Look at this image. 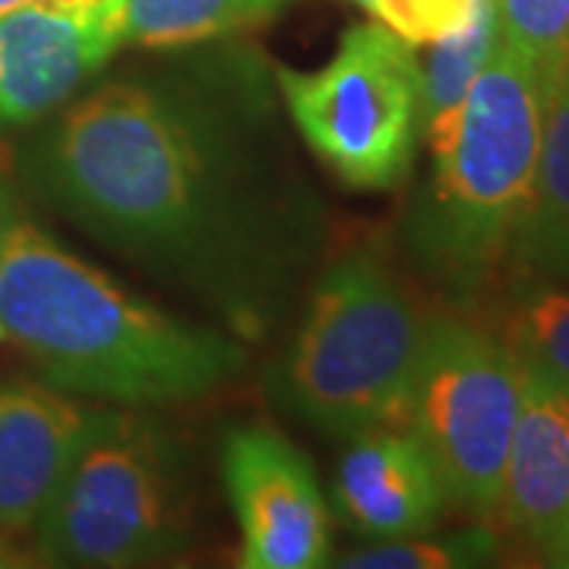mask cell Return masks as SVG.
I'll use <instances>...</instances> for the list:
<instances>
[{
    "mask_svg": "<svg viewBox=\"0 0 569 569\" xmlns=\"http://www.w3.org/2000/svg\"><path fill=\"white\" fill-rule=\"evenodd\" d=\"M20 178L96 244L244 339L282 323L326 241L323 206L253 48L99 82L22 146Z\"/></svg>",
    "mask_w": 569,
    "mask_h": 569,
    "instance_id": "1",
    "label": "cell"
},
{
    "mask_svg": "<svg viewBox=\"0 0 569 569\" xmlns=\"http://www.w3.org/2000/svg\"><path fill=\"white\" fill-rule=\"evenodd\" d=\"M0 323L48 387L108 406L193 402L247 370L238 339L146 305L58 244L3 174Z\"/></svg>",
    "mask_w": 569,
    "mask_h": 569,
    "instance_id": "2",
    "label": "cell"
},
{
    "mask_svg": "<svg viewBox=\"0 0 569 569\" xmlns=\"http://www.w3.org/2000/svg\"><path fill=\"white\" fill-rule=\"evenodd\" d=\"M541 121L545 82L500 39L452 137L430 152V174L402 231L411 263L449 295L478 298L500 279L529 203Z\"/></svg>",
    "mask_w": 569,
    "mask_h": 569,
    "instance_id": "3",
    "label": "cell"
},
{
    "mask_svg": "<svg viewBox=\"0 0 569 569\" xmlns=\"http://www.w3.org/2000/svg\"><path fill=\"white\" fill-rule=\"evenodd\" d=\"M425 320L387 257L355 247L323 266L269 387L332 440L406 427Z\"/></svg>",
    "mask_w": 569,
    "mask_h": 569,
    "instance_id": "4",
    "label": "cell"
},
{
    "mask_svg": "<svg viewBox=\"0 0 569 569\" xmlns=\"http://www.w3.org/2000/svg\"><path fill=\"white\" fill-rule=\"evenodd\" d=\"M193 535L187 447L140 411L96 408L36 526L41 560L80 569L152 567L181 557Z\"/></svg>",
    "mask_w": 569,
    "mask_h": 569,
    "instance_id": "5",
    "label": "cell"
},
{
    "mask_svg": "<svg viewBox=\"0 0 569 569\" xmlns=\"http://www.w3.org/2000/svg\"><path fill=\"white\" fill-rule=\"evenodd\" d=\"M298 137L351 190H396L421 142V61L383 22H355L317 70L272 67Z\"/></svg>",
    "mask_w": 569,
    "mask_h": 569,
    "instance_id": "6",
    "label": "cell"
},
{
    "mask_svg": "<svg viewBox=\"0 0 569 569\" xmlns=\"http://www.w3.org/2000/svg\"><path fill=\"white\" fill-rule=\"evenodd\" d=\"M519 402L522 365L490 329L427 317L406 430L427 452L447 503L478 519L500 516Z\"/></svg>",
    "mask_w": 569,
    "mask_h": 569,
    "instance_id": "7",
    "label": "cell"
},
{
    "mask_svg": "<svg viewBox=\"0 0 569 569\" xmlns=\"http://www.w3.org/2000/svg\"><path fill=\"white\" fill-rule=\"evenodd\" d=\"M222 481L241 529L244 569L329 567V509L313 466L266 425L228 427Z\"/></svg>",
    "mask_w": 569,
    "mask_h": 569,
    "instance_id": "8",
    "label": "cell"
},
{
    "mask_svg": "<svg viewBox=\"0 0 569 569\" xmlns=\"http://www.w3.org/2000/svg\"><path fill=\"white\" fill-rule=\"evenodd\" d=\"M500 516L550 567H569V387L526 365Z\"/></svg>",
    "mask_w": 569,
    "mask_h": 569,
    "instance_id": "9",
    "label": "cell"
},
{
    "mask_svg": "<svg viewBox=\"0 0 569 569\" xmlns=\"http://www.w3.org/2000/svg\"><path fill=\"white\" fill-rule=\"evenodd\" d=\"M118 51L86 17L22 7L0 20V140L51 118Z\"/></svg>",
    "mask_w": 569,
    "mask_h": 569,
    "instance_id": "10",
    "label": "cell"
},
{
    "mask_svg": "<svg viewBox=\"0 0 569 569\" xmlns=\"http://www.w3.org/2000/svg\"><path fill=\"white\" fill-rule=\"evenodd\" d=\"M346 443L332 485L346 529L365 541H392L437 526L447 493L411 430L377 427Z\"/></svg>",
    "mask_w": 569,
    "mask_h": 569,
    "instance_id": "11",
    "label": "cell"
},
{
    "mask_svg": "<svg viewBox=\"0 0 569 569\" xmlns=\"http://www.w3.org/2000/svg\"><path fill=\"white\" fill-rule=\"evenodd\" d=\"M96 408L41 383L0 387V531L20 535L41 512L73 462Z\"/></svg>",
    "mask_w": 569,
    "mask_h": 569,
    "instance_id": "12",
    "label": "cell"
},
{
    "mask_svg": "<svg viewBox=\"0 0 569 569\" xmlns=\"http://www.w3.org/2000/svg\"><path fill=\"white\" fill-rule=\"evenodd\" d=\"M503 276L569 282V61L545 89L541 149Z\"/></svg>",
    "mask_w": 569,
    "mask_h": 569,
    "instance_id": "13",
    "label": "cell"
},
{
    "mask_svg": "<svg viewBox=\"0 0 569 569\" xmlns=\"http://www.w3.org/2000/svg\"><path fill=\"white\" fill-rule=\"evenodd\" d=\"M82 17L114 51L206 48L263 20L250 0H102Z\"/></svg>",
    "mask_w": 569,
    "mask_h": 569,
    "instance_id": "14",
    "label": "cell"
},
{
    "mask_svg": "<svg viewBox=\"0 0 569 569\" xmlns=\"http://www.w3.org/2000/svg\"><path fill=\"white\" fill-rule=\"evenodd\" d=\"M497 44V0H481L468 26L430 44V54L421 61V140L427 152H437L452 137L468 89L488 67Z\"/></svg>",
    "mask_w": 569,
    "mask_h": 569,
    "instance_id": "15",
    "label": "cell"
},
{
    "mask_svg": "<svg viewBox=\"0 0 569 569\" xmlns=\"http://www.w3.org/2000/svg\"><path fill=\"white\" fill-rule=\"evenodd\" d=\"M490 332L519 358L569 387V282L503 276Z\"/></svg>",
    "mask_w": 569,
    "mask_h": 569,
    "instance_id": "16",
    "label": "cell"
},
{
    "mask_svg": "<svg viewBox=\"0 0 569 569\" xmlns=\"http://www.w3.org/2000/svg\"><path fill=\"white\" fill-rule=\"evenodd\" d=\"M503 545L497 531L466 529L437 535L433 529L392 538V541H370L367 548L351 550L336 567L342 569H468L500 563Z\"/></svg>",
    "mask_w": 569,
    "mask_h": 569,
    "instance_id": "17",
    "label": "cell"
},
{
    "mask_svg": "<svg viewBox=\"0 0 569 569\" xmlns=\"http://www.w3.org/2000/svg\"><path fill=\"white\" fill-rule=\"evenodd\" d=\"M500 39L535 67L545 89L569 61V0H497Z\"/></svg>",
    "mask_w": 569,
    "mask_h": 569,
    "instance_id": "18",
    "label": "cell"
},
{
    "mask_svg": "<svg viewBox=\"0 0 569 569\" xmlns=\"http://www.w3.org/2000/svg\"><path fill=\"white\" fill-rule=\"evenodd\" d=\"M481 0H373L370 13L411 48L459 32L478 13Z\"/></svg>",
    "mask_w": 569,
    "mask_h": 569,
    "instance_id": "19",
    "label": "cell"
},
{
    "mask_svg": "<svg viewBox=\"0 0 569 569\" xmlns=\"http://www.w3.org/2000/svg\"><path fill=\"white\" fill-rule=\"evenodd\" d=\"M102 0H36V7L44 10H58V13H70V17H82L89 13L92 7H99Z\"/></svg>",
    "mask_w": 569,
    "mask_h": 569,
    "instance_id": "20",
    "label": "cell"
},
{
    "mask_svg": "<svg viewBox=\"0 0 569 569\" xmlns=\"http://www.w3.org/2000/svg\"><path fill=\"white\" fill-rule=\"evenodd\" d=\"M36 0H0V20L3 17H10V13H17L22 7H32Z\"/></svg>",
    "mask_w": 569,
    "mask_h": 569,
    "instance_id": "21",
    "label": "cell"
},
{
    "mask_svg": "<svg viewBox=\"0 0 569 569\" xmlns=\"http://www.w3.org/2000/svg\"><path fill=\"white\" fill-rule=\"evenodd\" d=\"M348 3H355V7H365V10H370V3H373V0H348Z\"/></svg>",
    "mask_w": 569,
    "mask_h": 569,
    "instance_id": "22",
    "label": "cell"
},
{
    "mask_svg": "<svg viewBox=\"0 0 569 569\" xmlns=\"http://www.w3.org/2000/svg\"><path fill=\"white\" fill-rule=\"evenodd\" d=\"M0 342H7V329H3V323H0Z\"/></svg>",
    "mask_w": 569,
    "mask_h": 569,
    "instance_id": "23",
    "label": "cell"
},
{
    "mask_svg": "<svg viewBox=\"0 0 569 569\" xmlns=\"http://www.w3.org/2000/svg\"><path fill=\"white\" fill-rule=\"evenodd\" d=\"M7 563H10V560H7V557H3V550H0V567H7Z\"/></svg>",
    "mask_w": 569,
    "mask_h": 569,
    "instance_id": "24",
    "label": "cell"
}]
</instances>
